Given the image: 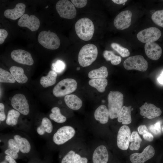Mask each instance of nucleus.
<instances>
[{
    "label": "nucleus",
    "mask_w": 163,
    "mask_h": 163,
    "mask_svg": "<svg viewBox=\"0 0 163 163\" xmlns=\"http://www.w3.org/2000/svg\"><path fill=\"white\" fill-rule=\"evenodd\" d=\"M144 139L147 141L152 142L154 139L153 135L150 133L148 132L143 135Z\"/></svg>",
    "instance_id": "49530a36"
},
{
    "label": "nucleus",
    "mask_w": 163,
    "mask_h": 163,
    "mask_svg": "<svg viewBox=\"0 0 163 163\" xmlns=\"http://www.w3.org/2000/svg\"><path fill=\"white\" fill-rule=\"evenodd\" d=\"M144 49L146 55L152 60H158L161 55L162 50L161 47L154 42L145 43Z\"/></svg>",
    "instance_id": "f3484780"
},
{
    "label": "nucleus",
    "mask_w": 163,
    "mask_h": 163,
    "mask_svg": "<svg viewBox=\"0 0 163 163\" xmlns=\"http://www.w3.org/2000/svg\"><path fill=\"white\" fill-rule=\"evenodd\" d=\"M157 80L159 83L163 85V71H162L160 76L158 78Z\"/></svg>",
    "instance_id": "8fccbe9b"
},
{
    "label": "nucleus",
    "mask_w": 163,
    "mask_h": 163,
    "mask_svg": "<svg viewBox=\"0 0 163 163\" xmlns=\"http://www.w3.org/2000/svg\"><path fill=\"white\" fill-rule=\"evenodd\" d=\"M57 75L56 72L51 70L47 75L42 76L40 79V84L44 88H47L53 85L56 82Z\"/></svg>",
    "instance_id": "393cba45"
},
{
    "label": "nucleus",
    "mask_w": 163,
    "mask_h": 163,
    "mask_svg": "<svg viewBox=\"0 0 163 163\" xmlns=\"http://www.w3.org/2000/svg\"><path fill=\"white\" fill-rule=\"evenodd\" d=\"M76 69L77 70H79L80 69V67H77Z\"/></svg>",
    "instance_id": "3c124183"
},
{
    "label": "nucleus",
    "mask_w": 163,
    "mask_h": 163,
    "mask_svg": "<svg viewBox=\"0 0 163 163\" xmlns=\"http://www.w3.org/2000/svg\"><path fill=\"white\" fill-rule=\"evenodd\" d=\"M11 56L13 60L20 64L31 66L34 63L30 53L24 50H13L11 53Z\"/></svg>",
    "instance_id": "2eb2a0df"
},
{
    "label": "nucleus",
    "mask_w": 163,
    "mask_h": 163,
    "mask_svg": "<svg viewBox=\"0 0 163 163\" xmlns=\"http://www.w3.org/2000/svg\"><path fill=\"white\" fill-rule=\"evenodd\" d=\"M77 85V82L75 79H64L59 82L54 87L53 93L56 97H63L74 91Z\"/></svg>",
    "instance_id": "20e7f679"
},
{
    "label": "nucleus",
    "mask_w": 163,
    "mask_h": 163,
    "mask_svg": "<svg viewBox=\"0 0 163 163\" xmlns=\"http://www.w3.org/2000/svg\"><path fill=\"white\" fill-rule=\"evenodd\" d=\"M75 134V130L72 127L64 126L59 128L54 134L53 140L57 145H62L72 139Z\"/></svg>",
    "instance_id": "6e6552de"
},
{
    "label": "nucleus",
    "mask_w": 163,
    "mask_h": 163,
    "mask_svg": "<svg viewBox=\"0 0 163 163\" xmlns=\"http://www.w3.org/2000/svg\"><path fill=\"white\" fill-rule=\"evenodd\" d=\"M161 34V32L158 28L152 27L139 31L137 34V37L140 42L146 43L157 41Z\"/></svg>",
    "instance_id": "1a4fd4ad"
},
{
    "label": "nucleus",
    "mask_w": 163,
    "mask_h": 163,
    "mask_svg": "<svg viewBox=\"0 0 163 163\" xmlns=\"http://www.w3.org/2000/svg\"><path fill=\"white\" fill-rule=\"evenodd\" d=\"M0 163H17L14 159L10 156L6 155L5 157V160Z\"/></svg>",
    "instance_id": "de8ad7c7"
},
{
    "label": "nucleus",
    "mask_w": 163,
    "mask_h": 163,
    "mask_svg": "<svg viewBox=\"0 0 163 163\" xmlns=\"http://www.w3.org/2000/svg\"><path fill=\"white\" fill-rule=\"evenodd\" d=\"M107 99L110 118L111 119L117 118L123 106V94L119 91H110L108 95Z\"/></svg>",
    "instance_id": "f03ea898"
},
{
    "label": "nucleus",
    "mask_w": 163,
    "mask_h": 163,
    "mask_svg": "<svg viewBox=\"0 0 163 163\" xmlns=\"http://www.w3.org/2000/svg\"><path fill=\"white\" fill-rule=\"evenodd\" d=\"M66 67L65 63L62 61L58 60L55 62L52 65V69L53 71L58 73H60L63 72Z\"/></svg>",
    "instance_id": "c9c22d12"
},
{
    "label": "nucleus",
    "mask_w": 163,
    "mask_h": 163,
    "mask_svg": "<svg viewBox=\"0 0 163 163\" xmlns=\"http://www.w3.org/2000/svg\"><path fill=\"white\" fill-rule=\"evenodd\" d=\"M132 106H124L121 110L117 117V120L123 125H128L132 122L131 111Z\"/></svg>",
    "instance_id": "412c9836"
},
{
    "label": "nucleus",
    "mask_w": 163,
    "mask_h": 163,
    "mask_svg": "<svg viewBox=\"0 0 163 163\" xmlns=\"http://www.w3.org/2000/svg\"><path fill=\"white\" fill-rule=\"evenodd\" d=\"M4 109L5 106L4 104L1 103H0V120L2 121H4L6 118Z\"/></svg>",
    "instance_id": "c03bdc74"
},
{
    "label": "nucleus",
    "mask_w": 163,
    "mask_h": 163,
    "mask_svg": "<svg viewBox=\"0 0 163 163\" xmlns=\"http://www.w3.org/2000/svg\"><path fill=\"white\" fill-rule=\"evenodd\" d=\"M108 72L107 67L102 66L100 68L93 70L88 73V77L91 79L102 78L107 77Z\"/></svg>",
    "instance_id": "cd10ccee"
},
{
    "label": "nucleus",
    "mask_w": 163,
    "mask_h": 163,
    "mask_svg": "<svg viewBox=\"0 0 163 163\" xmlns=\"http://www.w3.org/2000/svg\"><path fill=\"white\" fill-rule=\"evenodd\" d=\"M114 3L117 4H123L127 1V0H112Z\"/></svg>",
    "instance_id": "09e8293b"
},
{
    "label": "nucleus",
    "mask_w": 163,
    "mask_h": 163,
    "mask_svg": "<svg viewBox=\"0 0 163 163\" xmlns=\"http://www.w3.org/2000/svg\"><path fill=\"white\" fill-rule=\"evenodd\" d=\"M71 1L75 6L79 8L85 7L88 2L86 0H72Z\"/></svg>",
    "instance_id": "ea45409f"
},
{
    "label": "nucleus",
    "mask_w": 163,
    "mask_h": 163,
    "mask_svg": "<svg viewBox=\"0 0 163 163\" xmlns=\"http://www.w3.org/2000/svg\"><path fill=\"white\" fill-rule=\"evenodd\" d=\"M88 159L85 157H82L79 155L75 154L74 163H88Z\"/></svg>",
    "instance_id": "a19ab883"
},
{
    "label": "nucleus",
    "mask_w": 163,
    "mask_h": 163,
    "mask_svg": "<svg viewBox=\"0 0 163 163\" xmlns=\"http://www.w3.org/2000/svg\"><path fill=\"white\" fill-rule=\"evenodd\" d=\"M109 113L107 107L104 105L100 106L95 110L94 117L97 120L103 124L107 123L108 121Z\"/></svg>",
    "instance_id": "aec40b11"
},
{
    "label": "nucleus",
    "mask_w": 163,
    "mask_h": 163,
    "mask_svg": "<svg viewBox=\"0 0 163 163\" xmlns=\"http://www.w3.org/2000/svg\"><path fill=\"white\" fill-rule=\"evenodd\" d=\"M8 148L14 150L18 153L20 150L18 145L14 139H11L8 142Z\"/></svg>",
    "instance_id": "58836bf2"
},
{
    "label": "nucleus",
    "mask_w": 163,
    "mask_h": 163,
    "mask_svg": "<svg viewBox=\"0 0 163 163\" xmlns=\"http://www.w3.org/2000/svg\"><path fill=\"white\" fill-rule=\"evenodd\" d=\"M151 18L155 24L163 27V9L155 11L152 14Z\"/></svg>",
    "instance_id": "f704fd0d"
},
{
    "label": "nucleus",
    "mask_w": 163,
    "mask_h": 163,
    "mask_svg": "<svg viewBox=\"0 0 163 163\" xmlns=\"http://www.w3.org/2000/svg\"><path fill=\"white\" fill-rule=\"evenodd\" d=\"M20 113L15 109L9 110L8 113L6 121V123L9 125H15L18 123Z\"/></svg>",
    "instance_id": "7c9ffc66"
},
{
    "label": "nucleus",
    "mask_w": 163,
    "mask_h": 163,
    "mask_svg": "<svg viewBox=\"0 0 163 163\" xmlns=\"http://www.w3.org/2000/svg\"><path fill=\"white\" fill-rule=\"evenodd\" d=\"M75 29L78 37L85 41L91 39L94 31L93 22L87 18H82L78 20L75 23Z\"/></svg>",
    "instance_id": "f257e3e1"
},
{
    "label": "nucleus",
    "mask_w": 163,
    "mask_h": 163,
    "mask_svg": "<svg viewBox=\"0 0 163 163\" xmlns=\"http://www.w3.org/2000/svg\"><path fill=\"white\" fill-rule=\"evenodd\" d=\"M131 135L130 130L128 126L123 125L120 128L117 138V145L120 149L123 150L128 149Z\"/></svg>",
    "instance_id": "9b49d317"
},
{
    "label": "nucleus",
    "mask_w": 163,
    "mask_h": 163,
    "mask_svg": "<svg viewBox=\"0 0 163 163\" xmlns=\"http://www.w3.org/2000/svg\"><path fill=\"white\" fill-rule=\"evenodd\" d=\"M18 24L20 27H26L32 31H34L39 29L40 23L39 19L35 15L29 16L24 14L18 21Z\"/></svg>",
    "instance_id": "ddd939ff"
},
{
    "label": "nucleus",
    "mask_w": 163,
    "mask_h": 163,
    "mask_svg": "<svg viewBox=\"0 0 163 163\" xmlns=\"http://www.w3.org/2000/svg\"><path fill=\"white\" fill-rule=\"evenodd\" d=\"M39 43L43 47L50 50L57 49L60 45V40L57 35L50 30L42 31L38 37Z\"/></svg>",
    "instance_id": "39448f33"
},
{
    "label": "nucleus",
    "mask_w": 163,
    "mask_h": 163,
    "mask_svg": "<svg viewBox=\"0 0 163 163\" xmlns=\"http://www.w3.org/2000/svg\"><path fill=\"white\" fill-rule=\"evenodd\" d=\"M48 6H47L45 8H48Z\"/></svg>",
    "instance_id": "603ef678"
},
{
    "label": "nucleus",
    "mask_w": 163,
    "mask_h": 163,
    "mask_svg": "<svg viewBox=\"0 0 163 163\" xmlns=\"http://www.w3.org/2000/svg\"><path fill=\"white\" fill-rule=\"evenodd\" d=\"M14 139L16 142L20 151L22 153L26 154L30 152L31 146L27 139L18 135H14Z\"/></svg>",
    "instance_id": "b1692460"
},
{
    "label": "nucleus",
    "mask_w": 163,
    "mask_h": 163,
    "mask_svg": "<svg viewBox=\"0 0 163 163\" xmlns=\"http://www.w3.org/2000/svg\"><path fill=\"white\" fill-rule=\"evenodd\" d=\"M162 131H163V126L162 128Z\"/></svg>",
    "instance_id": "864d4df0"
},
{
    "label": "nucleus",
    "mask_w": 163,
    "mask_h": 163,
    "mask_svg": "<svg viewBox=\"0 0 163 163\" xmlns=\"http://www.w3.org/2000/svg\"><path fill=\"white\" fill-rule=\"evenodd\" d=\"M132 15V12L128 10L120 12L114 20V26L120 30L127 28L131 24Z\"/></svg>",
    "instance_id": "f8f14e48"
},
{
    "label": "nucleus",
    "mask_w": 163,
    "mask_h": 163,
    "mask_svg": "<svg viewBox=\"0 0 163 163\" xmlns=\"http://www.w3.org/2000/svg\"><path fill=\"white\" fill-rule=\"evenodd\" d=\"M111 46L122 57H128L130 55V52L128 49L121 46L117 43H112L111 44Z\"/></svg>",
    "instance_id": "72a5a7b5"
},
{
    "label": "nucleus",
    "mask_w": 163,
    "mask_h": 163,
    "mask_svg": "<svg viewBox=\"0 0 163 163\" xmlns=\"http://www.w3.org/2000/svg\"><path fill=\"white\" fill-rule=\"evenodd\" d=\"M15 80L13 76L8 72L0 68V82L2 83H14Z\"/></svg>",
    "instance_id": "473e14b6"
},
{
    "label": "nucleus",
    "mask_w": 163,
    "mask_h": 163,
    "mask_svg": "<svg viewBox=\"0 0 163 163\" xmlns=\"http://www.w3.org/2000/svg\"><path fill=\"white\" fill-rule=\"evenodd\" d=\"M88 83L91 86L96 88L99 92H103L105 91L108 81L104 78L92 79L89 81Z\"/></svg>",
    "instance_id": "a878e982"
},
{
    "label": "nucleus",
    "mask_w": 163,
    "mask_h": 163,
    "mask_svg": "<svg viewBox=\"0 0 163 163\" xmlns=\"http://www.w3.org/2000/svg\"><path fill=\"white\" fill-rule=\"evenodd\" d=\"M5 153L7 155L10 156L14 159L17 158L18 156V152L9 148L5 151Z\"/></svg>",
    "instance_id": "79ce46f5"
},
{
    "label": "nucleus",
    "mask_w": 163,
    "mask_h": 163,
    "mask_svg": "<svg viewBox=\"0 0 163 163\" xmlns=\"http://www.w3.org/2000/svg\"><path fill=\"white\" fill-rule=\"evenodd\" d=\"M123 65L126 70H136L141 72L146 71L148 68L147 61L140 55L128 57L124 61Z\"/></svg>",
    "instance_id": "423d86ee"
},
{
    "label": "nucleus",
    "mask_w": 163,
    "mask_h": 163,
    "mask_svg": "<svg viewBox=\"0 0 163 163\" xmlns=\"http://www.w3.org/2000/svg\"><path fill=\"white\" fill-rule=\"evenodd\" d=\"M53 129V125L50 120L46 117H44L40 125L37 128V131L39 134L43 135L45 132L48 133H51Z\"/></svg>",
    "instance_id": "bb28decb"
},
{
    "label": "nucleus",
    "mask_w": 163,
    "mask_h": 163,
    "mask_svg": "<svg viewBox=\"0 0 163 163\" xmlns=\"http://www.w3.org/2000/svg\"><path fill=\"white\" fill-rule=\"evenodd\" d=\"M137 130L139 133L142 135L149 132L148 129L145 125L139 126L138 127Z\"/></svg>",
    "instance_id": "a18cd8bd"
},
{
    "label": "nucleus",
    "mask_w": 163,
    "mask_h": 163,
    "mask_svg": "<svg viewBox=\"0 0 163 163\" xmlns=\"http://www.w3.org/2000/svg\"><path fill=\"white\" fill-rule=\"evenodd\" d=\"M103 56L106 60L110 61L112 65H117L121 62V59L120 57L115 55L111 51H104L103 53Z\"/></svg>",
    "instance_id": "2f4dec72"
},
{
    "label": "nucleus",
    "mask_w": 163,
    "mask_h": 163,
    "mask_svg": "<svg viewBox=\"0 0 163 163\" xmlns=\"http://www.w3.org/2000/svg\"><path fill=\"white\" fill-rule=\"evenodd\" d=\"M9 71L15 81L18 83L24 84L27 82L28 78L22 68L13 66L11 67Z\"/></svg>",
    "instance_id": "5701e85b"
},
{
    "label": "nucleus",
    "mask_w": 163,
    "mask_h": 163,
    "mask_svg": "<svg viewBox=\"0 0 163 163\" xmlns=\"http://www.w3.org/2000/svg\"><path fill=\"white\" fill-rule=\"evenodd\" d=\"M149 130L154 135H159L161 134V128L160 123L158 121L149 126Z\"/></svg>",
    "instance_id": "4c0bfd02"
},
{
    "label": "nucleus",
    "mask_w": 163,
    "mask_h": 163,
    "mask_svg": "<svg viewBox=\"0 0 163 163\" xmlns=\"http://www.w3.org/2000/svg\"><path fill=\"white\" fill-rule=\"evenodd\" d=\"M26 5L23 3L17 4L13 9H8L4 13L5 16L12 20H16L21 17L24 14L25 11Z\"/></svg>",
    "instance_id": "a211bd4d"
},
{
    "label": "nucleus",
    "mask_w": 163,
    "mask_h": 163,
    "mask_svg": "<svg viewBox=\"0 0 163 163\" xmlns=\"http://www.w3.org/2000/svg\"><path fill=\"white\" fill-rule=\"evenodd\" d=\"M109 155L106 147L101 145L97 147L94 151L92 156L93 163H107Z\"/></svg>",
    "instance_id": "6ab92c4d"
},
{
    "label": "nucleus",
    "mask_w": 163,
    "mask_h": 163,
    "mask_svg": "<svg viewBox=\"0 0 163 163\" xmlns=\"http://www.w3.org/2000/svg\"><path fill=\"white\" fill-rule=\"evenodd\" d=\"M56 8L60 16L68 19L74 18L76 15L75 6L70 1L67 0H60L56 3Z\"/></svg>",
    "instance_id": "0eeeda50"
},
{
    "label": "nucleus",
    "mask_w": 163,
    "mask_h": 163,
    "mask_svg": "<svg viewBox=\"0 0 163 163\" xmlns=\"http://www.w3.org/2000/svg\"><path fill=\"white\" fill-rule=\"evenodd\" d=\"M8 35V33L5 30L2 29H0V44H2Z\"/></svg>",
    "instance_id": "37998d69"
},
{
    "label": "nucleus",
    "mask_w": 163,
    "mask_h": 163,
    "mask_svg": "<svg viewBox=\"0 0 163 163\" xmlns=\"http://www.w3.org/2000/svg\"><path fill=\"white\" fill-rule=\"evenodd\" d=\"M64 99L67 106L72 110H78L82 106V100L75 95L70 94L66 95Z\"/></svg>",
    "instance_id": "4be33fe9"
},
{
    "label": "nucleus",
    "mask_w": 163,
    "mask_h": 163,
    "mask_svg": "<svg viewBox=\"0 0 163 163\" xmlns=\"http://www.w3.org/2000/svg\"><path fill=\"white\" fill-rule=\"evenodd\" d=\"M140 114L148 119H152L157 117L161 114L160 108L150 103L145 102L139 107Z\"/></svg>",
    "instance_id": "dca6fc26"
},
{
    "label": "nucleus",
    "mask_w": 163,
    "mask_h": 163,
    "mask_svg": "<svg viewBox=\"0 0 163 163\" xmlns=\"http://www.w3.org/2000/svg\"><path fill=\"white\" fill-rule=\"evenodd\" d=\"M155 154L154 148L151 145H149L144 149L142 152L132 154L130 156V160L132 163H144L152 158Z\"/></svg>",
    "instance_id": "4468645a"
},
{
    "label": "nucleus",
    "mask_w": 163,
    "mask_h": 163,
    "mask_svg": "<svg viewBox=\"0 0 163 163\" xmlns=\"http://www.w3.org/2000/svg\"><path fill=\"white\" fill-rule=\"evenodd\" d=\"M142 139L136 131L132 133L131 135L129 149L131 150H138L140 147Z\"/></svg>",
    "instance_id": "c85d7f7f"
},
{
    "label": "nucleus",
    "mask_w": 163,
    "mask_h": 163,
    "mask_svg": "<svg viewBox=\"0 0 163 163\" xmlns=\"http://www.w3.org/2000/svg\"><path fill=\"white\" fill-rule=\"evenodd\" d=\"M11 105L14 108L22 114L27 115L29 113V105L25 96L21 94H17L11 100Z\"/></svg>",
    "instance_id": "9d476101"
},
{
    "label": "nucleus",
    "mask_w": 163,
    "mask_h": 163,
    "mask_svg": "<svg viewBox=\"0 0 163 163\" xmlns=\"http://www.w3.org/2000/svg\"><path fill=\"white\" fill-rule=\"evenodd\" d=\"M98 50L95 45L88 44L84 46L80 50L78 57L80 65L83 67L91 65L96 59Z\"/></svg>",
    "instance_id": "7ed1b4c3"
},
{
    "label": "nucleus",
    "mask_w": 163,
    "mask_h": 163,
    "mask_svg": "<svg viewBox=\"0 0 163 163\" xmlns=\"http://www.w3.org/2000/svg\"><path fill=\"white\" fill-rule=\"evenodd\" d=\"M75 155L74 151H69L63 158L61 163H74Z\"/></svg>",
    "instance_id": "e433bc0d"
},
{
    "label": "nucleus",
    "mask_w": 163,
    "mask_h": 163,
    "mask_svg": "<svg viewBox=\"0 0 163 163\" xmlns=\"http://www.w3.org/2000/svg\"><path fill=\"white\" fill-rule=\"evenodd\" d=\"M52 113L50 114L51 119L57 123H63L66 120V117L61 113L60 109L58 107L53 108L51 110Z\"/></svg>",
    "instance_id": "c756f323"
}]
</instances>
